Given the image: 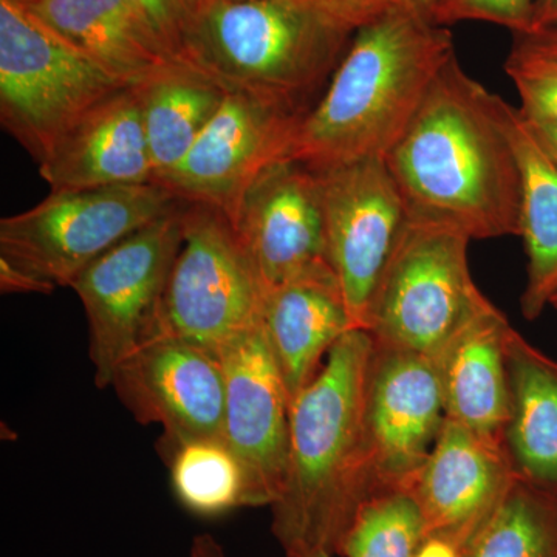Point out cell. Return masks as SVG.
Listing matches in <instances>:
<instances>
[{
  "label": "cell",
  "instance_id": "cell-1",
  "mask_svg": "<svg viewBox=\"0 0 557 557\" xmlns=\"http://www.w3.org/2000/svg\"><path fill=\"white\" fill-rule=\"evenodd\" d=\"M498 101L457 54L446 64L386 157L409 218L471 240L520 236L519 161Z\"/></svg>",
  "mask_w": 557,
  "mask_h": 557
},
{
  "label": "cell",
  "instance_id": "cell-2",
  "mask_svg": "<svg viewBox=\"0 0 557 557\" xmlns=\"http://www.w3.org/2000/svg\"><path fill=\"white\" fill-rule=\"evenodd\" d=\"M375 338L348 330L317 376L289 403L288 460L273 534L287 557L338 553L366 498L376 493L368 442V386Z\"/></svg>",
  "mask_w": 557,
  "mask_h": 557
},
{
  "label": "cell",
  "instance_id": "cell-3",
  "mask_svg": "<svg viewBox=\"0 0 557 557\" xmlns=\"http://www.w3.org/2000/svg\"><path fill=\"white\" fill-rule=\"evenodd\" d=\"M456 54L449 27L410 3L359 28L300 119L288 160L321 172L386 159Z\"/></svg>",
  "mask_w": 557,
  "mask_h": 557
},
{
  "label": "cell",
  "instance_id": "cell-4",
  "mask_svg": "<svg viewBox=\"0 0 557 557\" xmlns=\"http://www.w3.org/2000/svg\"><path fill=\"white\" fill-rule=\"evenodd\" d=\"M351 38L292 0H214L190 13L183 60L226 90L304 116Z\"/></svg>",
  "mask_w": 557,
  "mask_h": 557
},
{
  "label": "cell",
  "instance_id": "cell-5",
  "mask_svg": "<svg viewBox=\"0 0 557 557\" xmlns=\"http://www.w3.org/2000/svg\"><path fill=\"white\" fill-rule=\"evenodd\" d=\"M469 242L450 226L408 218L370 306L366 330L379 346L437 361L494 306L472 278Z\"/></svg>",
  "mask_w": 557,
  "mask_h": 557
},
{
  "label": "cell",
  "instance_id": "cell-6",
  "mask_svg": "<svg viewBox=\"0 0 557 557\" xmlns=\"http://www.w3.org/2000/svg\"><path fill=\"white\" fill-rule=\"evenodd\" d=\"M124 87L30 11L0 0V121L36 163Z\"/></svg>",
  "mask_w": 557,
  "mask_h": 557
},
{
  "label": "cell",
  "instance_id": "cell-7",
  "mask_svg": "<svg viewBox=\"0 0 557 557\" xmlns=\"http://www.w3.org/2000/svg\"><path fill=\"white\" fill-rule=\"evenodd\" d=\"M267 289L233 223L218 209L186 203L182 240L152 335L220 348L262 322Z\"/></svg>",
  "mask_w": 557,
  "mask_h": 557
},
{
  "label": "cell",
  "instance_id": "cell-8",
  "mask_svg": "<svg viewBox=\"0 0 557 557\" xmlns=\"http://www.w3.org/2000/svg\"><path fill=\"white\" fill-rule=\"evenodd\" d=\"M183 203L159 183L51 190L27 211L0 220V256L72 287L91 262Z\"/></svg>",
  "mask_w": 557,
  "mask_h": 557
},
{
  "label": "cell",
  "instance_id": "cell-9",
  "mask_svg": "<svg viewBox=\"0 0 557 557\" xmlns=\"http://www.w3.org/2000/svg\"><path fill=\"white\" fill-rule=\"evenodd\" d=\"M185 201L135 231L73 282L87 322L97 387H110L127 355L150 338L180 240Z\"/></svg>",
  "mask_w": 557,
  "mask_h": 557
},
{
  "label": "cell",
  "instance_id": "cell-10",
  "mask_svg": "<svg viewBox=\"0 0 557 557\" xmlns=\"http://www.w3.org/2000/svg\"><path fill=\"white\" fill-rule=\"evenodd\" d=\"M325 242L355 327H368L383 271L408 222V208L386 159H364L317 172Z\"/></svg>",
  "mask_w": 557,
  "mask_h": 557
},
{
  "label": "cell",
  "instance_id": "cell-11",
  "mask_svg": "<svg viewBox=\"0 0 557 557\" xmlns=\"http://www.w3.org/2000/svg\"><path fill=\"white\" fill-rule=\"evenodd\" d=\"M300 119L273 102L228 90L188 156L159 185L233 222L256 180L289 159Z\"/></svg>",
  "mask_w": 557,
  "mask_h": 557
},
{
  "label": "cell",
  "instance_id": "cell-12",
  "mask_svg": "<svg viewBox=\"0 0 557 557\" xmlns=\"http://www.w3.org/2000/svg\"><path fill=\"white\" fill-rule=\"evenodd\" d=\"M110 387L139 424L163 428V448L223 440L225 373L208 348L177 336H150L121 361Z\"/></svg>",
  "mask_w": 557,
  "mask_h": 557
},
{
  "label": "cell",
  "instance_id": "cell-13",
  "mask_svg": "<svg viewBox=\"0 0 557 557\" xmlns=\"http://www.w3.org/2000/svg\"><path fill=\"white\" fill-rule=\"evenodd\" d=\"M223 442L247 478L248 508L273 507L288 460L289 395L262 322L220 348Z\"/></svg>",
  "mask_w": 557,
  "mask_h": 557
},
{
  "label": "cell",
  "instance_id": "cell-14",
  "mask_svg": "<svg viewBox=\"0 0 557 557\" xmlns=\"http://www.w3.org/2000/svg\"><path fill=\"white\" fill-rule=\"evenodd\" d=\"M366 420L376 490H408L446 420L437 362L375 343Z\"/></svg>",
  "mask_w": 557,
  "mask_h": 557
},
{
  "label": "cell",
  "instance_id": "cell-15",
  "mask_svg": "<svg viewBox=\"0 0 557 557\" xmlns=\"http://www.w3.org/2000/svg\"><path fill=\"white\" fill-rule=\"evenodd\" d=\"M231 223L267 295L313 271L332 269L321 182L298 161H278L263 172Z\"/></svg>",
  "mask_w": 557,
  "mask_h": 557
},
{
  "label": "cell",
  "instance_id": "cell-16",
  "mask_svg": "<svg viewBox=\"0 0 557 557\" xmlns=\"http://www.w3.org/2000/svg\"><path fill=\"white\" fill-rule=\"evenodd\" d=\"M504 445L446 418L408 491L423 512L428 537L467 548L516 478Z\"/></svg>",
  "mask_w": 557,
  "mask_h": 557
},
{
  "label": "cell",
  "instance_id": "cell-17",
  "mask_svg": "<svg viewBox=\"0 0 557 557\" xmlns=\"http://www.w3.org/2000/svg\"><path fill=\"white\" fill-rule=\"evenodd\" d=\"M51 190L156 183L141 95L124 87L83 116L39 163Z\"/></svg>",
  "mask_w": 557,
  "mask_h": 557
},
{
  "label": "cell",
  "instance_id": "cell-18",
  "mask_svg": "<svg viewBox=\"0 0 557 557\" xmlns=\"http://www.w3.org/2000/svg\"><path fill=\"white\" fill-rule=\"evenodd\" d=\"M24 9L126 86L180 62L129 0H47Z\"/></svg>",
  "mask_w": 557,
  "mask_h": 557
},
{
  "label": "cell",
  "instance_id": "cell-19",
  "mask_svg": "<svg viewBox=\"0 0 557 557\" xmlns=\"http://www.w3.org/2000/svg\"><path fill=\"white\" fill-rule=\"evenodd\" d=\"M262 325L289 401L317 376L333 346L357 329L332 269L313 271L270 292Z\"/></svg>",
  "mask_w": 557,
  "mask_h": 557
},
{
  "label": "cell",
  "instance_id": "cell-20",
  "mask_svg": "<svg viewBox=\"0 0 557 557\" xmlns=\"http://www.w3.org/2000/svg\"><path fill=\"white\" fill-rule=\"evenodd\" d=\"M511 329L497 307L483 311L437 359L446 418L487 442L505 446L511 413L507 338Z\"/></svg>",
  "mask_w": 557,
  "mask_h": 557
},
{
  "label": "cell",
  "instance_id": "cell-21",
  "mask_svg": "<svg viewBox=\"0 0 557 557\" xmlns=\"http://www.w3.org/2000/svg\"><path fill=\"white\" fill-rule=\"evenodd\" d=\"M498 109L519 161L520 237L528 258L522 313L533 321L557 296V163L519 109L504 98Z\"/></svg>",
  "mask_w": 557,
  "mask_h": 557
},
{
  "label": "cell",
  "instance_id": "cell-22",
  "mask_svg": "<svg viewBox=\"0 0 557 557\" xmlns=\"http://www.w3.org/2000/svg\"><path fill=\"white\" fill-rule=\"evenodd\" d=\"M505 448L518 475L557 496V361L509 329Z\"/></svg>",
  "mask_w": 557,
  "mask_h": 557
},
{
  "label": "cell",
  "instance_id": "cell-23",
  "mask_svg": "<svg viewBox=\"0 0 557 557\" xmlns=\"http://www.w3.org/2000/svg\"><path fill=\"white\" fill-rule=\"evenodd\" d=\"M137 87L153 175L160 183L188 156L228 90L183 61Z\"/></svg>",
  "mask_w": 557,
  "mask_h": 557
},
{
  "label": "cell",
  "instance_id": "cell-24",
  "mask_svg": "<svg viewBox=\"0 0 557 557\" xmlns=\"http://www.w3.org/2000/svg\"><path fill=\"white\" fill-rule=\"evenodd\" d=\"M463 557H557V496L516 474Z\"/></svg>",
  "mask_w": 557,
  "mask_h": 557
},
{
  "label": "cell",
  "instance_id": "cell-25",
  "mask_svg": "<svg viewBox=\"0 0 557 557\" xmlns=\"http://www.w3.org/2000/svg\"><path fill=\"white\" fill-rule=\"evenodd\" d=\"M164 450L172 490L190 515L214 519L248 508L247 478L223 440H193Z\"/></svg>",
  "mask_w": 557,
  "mask_h": 557
},
{
  "label": "cell",
  "instance_id": "cell-26",
  "mask_svg": "<svg viewBox=\"0 0 557 557\" xmlns=\"http://www.w3.org/2000/svg\"><path fill=\"white\" fill-rule=\"evenodd\" d=\"M423 512L408 490L386 487L362 502L336 555L416 557L426 541Z\"/></svg>",
  "mask_w": 557,
  "mask_h": 557
},
{
  "label": "cell",
  "instance_id": "cell-27",
  "mask_svg": "<svg viewBox=\"0 0 557 557\" xmlns=\"http://www.w3.org/2000/svg\"><path fill=\"white\" fill-rule=\"evenodd\" d=\"M505 72L520 97V113L533 126L557 127V61L512 47Z\"/></svg>",
  "mask_w": 557,
  "mask_h": 557
},
{
  "label": "cell",
  "instance_id": "cell-28",
  "mask_svg": "<svg viewBox=\"0 0 557 557\" xmlns=\"http://www.w3.org/2000/svg\"><path fill=\"white\" fill-rule=\"evenodd\" d=\"M534 5L536 0H437L432 20L445 27L460 22H487L522 36L533 30Z\"/></svg>",
  "mask_w": 557,
  "mask_h": 557
},
{
  "label": "cell",
  "instance_id": "cell-29",
  "mask_svg": "<svg viewBox=\"0 0 557 557\" xmlns=\"http://www.w3.org/2000/svg\"><path fill=\"white\" fill-rule=\"evenodd\" d=\"M330 22L341 30L351 33L380 20L388 11L406 5L409 0H292Z\"/></svg>",
  "mask_w": 557,
  "mask_h": 557
},
{
  "label": "cell",
  "instance_id": "cell-30",
  "mask_svg": "<svg viewBox=\"0 0 557 557\" xmlns=\"http://www.w3.org/2000/svg\"><path fill=\"white\" fill-rule=\"evenodd\" d=\"M164 40L172 54L183 60L190 11L186 0H129ZM186 62V61H185Z\"/></svg>",
  "mask_w": 557,
  "mask_h": 557
},
{
  "label": "cell",
  "instance_id": "cell-31",
  "mask_svg": "<svg viewBox=\"0 0 557 557\" xmlns=\"http://www.w3.org/2000/svg\"><path fill=\"white\" fill-rule=\"evenodd\" d=\"M57 288V285L51 284L47 278L22 269V267L0 256V292H2V295L32 293V295L49 296Z\"/></svg>",
  "mask_w": 557,
  "mask_h": 557
},
{
  "label": "cell",
  "instance_id": "cell-32",
  "mask_svg": "<svg viewBox=\"0 0 557 557\" xmlns=\"http://www.w3.org/2000/svg\"><path fill=\"white\" fill-rule=\"evenodd\" d=\"M512 47L557 61V27L533 32L530 35L515 36V46Z\"/></svg>",
  "mask_w": 557,
  "mask_h": 557
},
{
  "label": "cell",
  "instance_id": "cell-33",
  "mask_svg": "<svg viewBox=\"0 0 557 557\" xmlns=\"http://www.w3.org/2000/svg\"><path fill=\"white\" fill-rule=\"evenodd\" d=\"M416 557H463V553L445 539L426 537Z\"/></svg>",
  "mask_w": 557,
  "mask_h": 557
},
{
  "label": "cell",
  "instance_id": "cell-34",
  "mask_svg": "<svg viewBox=\"0 0 557 557\" xmlns=\"http://www.w3.org/2000/svg\"><path fill=\"white\" fill-rule=\"evenodd\" d=\"M555 27H557V0H536L531 33Z\"/></svg>",
  "mask_w": 557,
  "mask_h": 557
},
{
  "label": "cell",
  "instance_id": "cell-35",
  "mask_svg": "<svg viewBox=\"0 0 557 557\" xmlns=\"http://www.w3.org/2000/svg\"><path fill=\"white\" fill-rule=\"evenodd\" d=\"M189 557H226L220 542L211 534H197L189 548Z\"/></svg>",
  "mask_w": 557,
  "mask_h": 557
},
{
  "label": "cell",
  "instance_id": "cell-36",
  "mask_svg": "<svg viewBox=\"0 0 557 557\" xmlns=\"http://www.w3.org/2000/svg\"><path fill=\"white\" fill-rule=\"evenodd\" d=\"M528 123H530V121H528ZM531 126H533V124H531ZM533 127L534 131H536L537 137L541 139L542 145H544V148L547 149V152L549 156H552V159L557 163V127Z\"/></svg>",
  "mask_w": 557,
  "mask_h": 557
},
{
  "label": "cell",
  "instance_id": "cell-37",
  "mask_svg": "<svg viewBox=\"0 0 557 557\" xmlns=\"http://www.w3.org/2000/svg\"><path fill=\"white\" fill-rule=\"evenodd\" d=\"M410 5L417 7L418 10L424 11L432 16V10H434L437 0H409Z\"/></svg>",
  "mask_w": 557,
  "mask_h": 557
},
{
  "label": "cell",
  "instance_id": "cell-38",
  "mask_svg": "<svg viewBox=\"0 0 557 557\" xmlns=\"http://www.w3.org/2000/svg\"><path fill=\"white\" fill-rule=\"evenodd\" d=\"M296 557H341L335 555V553L327 552V549H313V552L304 553V555H299Z\"/></svg>",
  "mask_w": 557,
  "mask_h": 557
},
{
  "label": "cell",
  "instance_id": "cell-39",
  "mask_svg": "<svg viewBox=\"0 0 557 557\" xmlns=\"http://www.w3.org/2000/svg\"><path fill=\"white\" fill-rule=\"evenodd\" d=\"M188 2L189 11L193 13V11L201 9V7L208 5V3L214 2V0H186Z\"/></svg>",
  "mask_w": 557,
  "mask_h": 557
},
{
  "label": "cell",
  "instance_id": "cell-40",
  "mask_svg": "<svg viewBox=\"0 0 557 557\" xmlns=\"http://www.w3.org/2000/svg\"><path fill=\"white\" fill-rule=\"evenodd\" d=\"M11 2L17 3V5L22 7H30L36 5V3L47 2V0H11Z\"/></svg>",
  "mask_w": 557,
  "mask_h": 557
},
{
  "label": "cell",
  "instance_id": "cell-41",
  "mask_svg": "<svg viewBox=\"0 0 557 557\" xmlns=\"http://www.w3.org/2000/svg\"><path fill=\"white\" fill-rule=\"evenodd\" d=\"M552 307H555V309H557V296H555V298H553Z\"/></svg>",
  "mask_w": 557,
  "mask_h": 557
}]
</instances>
